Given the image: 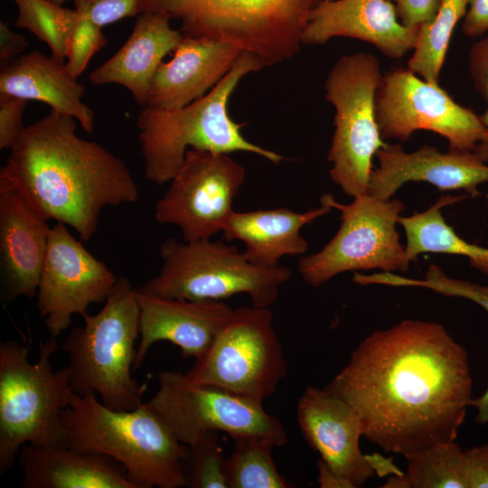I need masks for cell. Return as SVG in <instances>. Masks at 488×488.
<instances>
[{"label":"cell","mask_w":488,"mask_h":488,"mask_svg":"<svg viewBox=\"0 0 488 488\" xmlns=\"http://www.w3.org/2000/svg\"><path fill=\"white\" fill-rule=\"evenodd\" d=\"M467 352L440 324L377 330L324 388L358 413L362 436L407 456L455 441L472 399Z\"/></svg>","instance_id":"1"},{"label":"cell","mask_w":488,"mask_h":488,"mask_svg":"<svg viewBox=\"0 0 488 488\" xmlns=\"http://www.w3.org/2000/svg\"><path fill=\"white\" fill-rule=\"evenodd\" d=\"M77 122L51 110L26 127L10 148L0 181L42 218L71 227L88 241L103 209L136 202L139 190L120 157L78 136Z\"/></svg>","instance_id":"2"},{"label":"cell","mask_w":488,"mask_h":488,"mask_svg":"<svg viewBox=\"0 0 488 488\" xmlns=\"http://www.w3.org/2000/svg\"><path fill=\"white\" fill-rule=\"evenodd\" d=\"M61 422L65 446L115 459L136 488L185 486L189 446L174 436L148 402L133 410H114L92 391L74 393Z\"/></svg>","instance_id":"3"},{"label":"cell","mask_w":488,"mask_h":488,"mask_svg":"<svg viewBox=\"0 0 488 488\" xmlns=\"http://www.w3.org/2000/svg\"><path fill=\"white\" fill-rule=\"evenodd\" d=\"M265 68L255 55L243 52L220 82L205 96L172 111L143 107L136 117L145 178L156 184L170 182L188 149L230 154L247 152L275 164L281 155L246 139L229 114L230 99L248 74Z\"/></svg>","instance_id":"4"},{"label":"cell","mask_w":488,"mask_h":488,"mask_svg":"<svg viewBox=\"0 0 488 488\" xmlns=\"http://www.w3.org/2000/svg\"><path fill=\"white\" fill-rule=\"evenodd\" d=\"M321 0H139L138 12L167 14L185 36L230 44L265 67L291 60Z\"/></svg>","instance_id":"5"},{"label":"cell","mask_w":488,"mask_h":488,"mask_svg":"<svg viewBox=\"0 0 488 488\" xmlns=\"http://www.w3.org/2000/svg\"><path fill=\"white\" fill-rule=\"evenodd\" d=\"M140 310L136 288L121 277L96 314H85L61 349L69 359L74 393L92 391L114 410H133L142 403L146 384L131 375L136 354Z\"/></svg>","instance_id":"6"},{"label":"cell","mask_w":488,"mask_h":488,"mask_svg":"<svg viewBox=\"0 0 488 488\" xmlns=\"http://www.w3.org/2000/svg\"><path fill=\"white\" fill-rule=\"evenodd\" d=\"M56 338L39 343L29 361V345L0 343V474L14 465L21 447L64 445L61 413L74 394L69 367L54 371L51 358Z\"/></svg>","instance_id":"7"},{"label":"cell","mask_w":488,"mask_h":488,"mask_svg":"<svg viewBox=\"0 0 488 488\" xmlns=\"http://www.w3.org/2000/svg\"><path fill=\"white\" fill-rule=\"evenodd\" d=\"M159 253L161 268L137 288L141 293L192 301L246 294L253 305L268 307L277 299L279 287L291 277L288 267L257 266L236 247L221 240L187 242L169 237Z\"/></svg>","instance_id":"8"},{"label":"cell","mask_w":488,"mask_h":488,"mask_svg":"<svg viewBox=\"0 0 488 488\" xmlns=\"http://www.w3.org/2000/svg\"><path fill=\"white\" fill-rule=\"evenodd\" d=\"M381 78L379 59L359 52L341 56L324 81L325 99L335 110L329 174L351 197L368 192L372 157L386 145L375 108Z\"/></svg>","instance_id":"9"},{"label":"cell","mask_w":488,"mask_h":488,"mask_svg":"<svg viewBox=\"0 0 488 488\" xmlns=\"http://www.w3.org/2000/svg\"><path fill=\"white\" fill-rule=\"evenodd\" d=\"M288 372L268 307L233 310L210 349L185 373L195 384L262 402Z\"/></svg>","instance_id":"10"},{"label":"cell","mask_w":488,"mask_h":488,"mask_svg":"<svg viewBox=\"0 0 488 488\" xmlns=\"http://www.w3.org/2000/svg\"><path fill=\"white\" fill-rule=\"evenodd\" d=\"M320 203L340 211L342 223L320 251L299 259L297 269L306 284L317 287L347 271L408 270L410 261L396 229L404 210L401 201H383L367 192L343 204L324 193Z\"/></svg>","instance_id":"11"},{"label":"cell","mask_w":488,"mask_h":488,"mask_svg":"<svg viewBox=\"0 0 488 488\" xmlns=\"http://www.w3.org/2000/svg\"><path fill=\"white\" fill-rule=\"evenodd\" d=\"M158 384L148 404L186 446L195 444L208 431L224 432L233 440L262 436L276 446L287 443L283 424L264 409L262 402L195 384L177 371L160 372Z\"/></svg>","instance_id":"12"},{"label":"cell","mask_w":488,"mask_h":488,"mask_svg":"<svg viewBox=\"0 0 488 488\" xmlns=\"http://www.w3.org/2000/svg\"><path fill=\"white\" fill-rule=\"evenodd\" d=\"M375 108L383 139L405 142L415 131L426 129L444 136L449 150L474 152L485 135L480 115L408 69L382 75Z\"/></svg>","instance_id":"13"},{"label":"cell","mask_w":488,"mask_h":488,"mask_svg":"<svg viewBox=\"0 0 488 488\" xmlns=\"http://www.w3.org/2000/svg\"><path fill=\"white\" fill-rule=\"evenodd\" d=\"M245 179V168L230 154L190 148L156 202L155 219L178 226L184 241L211 239L223 230Z\"/></svg>","instance_id":"14"},{"label":"cell","mask_w":488,"mask_h":488,"mask_svg":"<svg viewBox=\"0 0 488 488\" xmlns=\"http://www.w3.org/2000/svg\"><path fill=\"white\" fill-rule=\"evenodd\" d=\"M117 278L71 235L66 224L56 222L50 228L36 296L51 337L66 331L73 314L83 317L90 305L106 301Z\"/></svg>","instance_id":"15"},{"label":"cell","mask_w":488,"mask_h":488,"mask_svg":"<svg viewBox=\"0 0 488 488\" xmlns=\"http://www.w3.org/2000/svg\"><path fill=\"white\" fill-rule=\"evenodd\" d=\"M375 156L379 165L371 171L368 193L387 201L408 182H426L441 191L464 190L470 197L480 194L478 186L488 183V164L474 152H440L425 145L411 153L400 145L386 144Z\"/></svg>","instance_id":"16"},{"label":"cell","mask_w":488,"mask_h":488,"mask_svg":"<svg viewBox=\"0 0 488 488\" xmlns=\"http://www.w3.org/2000/svg\"><path fill=\"white\" fill-rule=\"evenodd\" d=\"M296 418L306 443L354 488L374 477L376 474L359 446L362 436L360 417L346 401L324 389L308 387L298 400Z\"/></svg>","instance_id":"17"},{"label":"cell","mask_w":488,"mask_h":488,"mask_svg":"<svg viewBox=\"0 0 488 488\" xmlns=\"http://www.w3.org/2000/svg\"><path fill=\"white\" fill-rule=\"evenodd\" d=\"M140 310V343L133 369L138 370L151 346L170 342L185 359L201 358L222 330L233 308L221 300H185L141 293L136 288Z\"/></svg>","instance_id":"18"},{"label":"cell","mask_w":488,"mask_h":488,"mask_svg":"<svg viewBox=\"0 0 488 488\" xmlns=\"http://www.w3.org/2000/svg\"><path fill=\"white\" fill-rule=\"evenodd\" d=\"M419 27L402 24L389 0H321L311 13L302 42L323 45L333 38L347 37L399 59L414 50Z\"/></svg>","instance_id":"19"},{"label":"cell","mask_w":488,"mask_h":488,"mask_svg":"<svg viewBox=\"0 0 488 488\" xmlns=\"http://www.w3.org/2000/svg\"><path fill=\"white\" fill-rule=\"evenodd\" d=\"M10 184L0 181V272L5 304L37 294L50 227Z\"/></svg>","instance_id":"20"},{"label":"cell","mask_w":488,"mask_h":488,"mask_svg":"<svg viewBox=\"0 0 488 488\" xmlns=\"http://www.w3.org/2000/svg\"><path fill=\"white\" fill-rule=\"evenodd\" d=\"M242 52L222 42L183 35L172 59L157 68L145 107L172 111L202 98Z\"/></svg>","instance_id":"21"},{"label":"cell","mask_w":488,"mask_h":488,"mask_svg":"<svg viewBox=\"0 0 488 488\" xmlns=\"http://www.w3.org/2000/svg\"><path fill=\"white\" fill-rule=\"evenodd\" d=\"M170 20L167 14L141 13L127 42L89 74L90 83L120 84L139 106L145 107L157 68L183 36L180 30L170 26Z\"/></svg>","instance_id":"22"},{"label":"cell","mask_w":488,"mask_h":488,"mask_svg":"<svg viewBox=\"0 0 488 488\" xmlns=\"http://www.w3.org/2000/svg\"><path fill=\"white\" fill-rule=\"evenodd\" d=\"M23 488H136L115 459L65 445H23L19 453Z\"/></svg>","instance_id":"23"},{"label":"cell","mask_w":488,"mask_h":488,"mask_svg":"<svg viewBox=\"0 0 488 488\" xmlns=\"http://www.w3.org/2000/svg\"><path fill=\"white\" fill-rule=\"evenodd\" d=\"M85 87L69 71L66 62L33 51L4 61L0 94L45 103L52 110L72 117L91 134L94 114L81 100Z\"/></svg>","instance_id":"24"},{"label":"cell","mask_w":488,"mask_h":488,"mask_svg":"<svg viewBox=\"0 0 488 488\" xmlns=\"http://www.w3.org/2000/svg\"><path fill=\"white\" fill-rule=\"evenodd\" d=\"M332 208L320 207L305 212H296L287 208L233 211L222 231L227 241L239 239L245 246L247 259L259 267H275L285 256L302 255L308 249V243L301 236V229L313 221L331 211Z\"/></svg>","instance_id":"25"},{"label":"cell","mask_w":488,"mask_h":488,"mask_svg":"<svg viewBox=\"0 0 488 488\" xmlns=\"http://www.w3.org/2000/svg\"><path fill=\"white\" fill-rule=\"evenodd\" d=\"M469 197L442 195L438 201L422 212L399 216L398 224L405 230V250L408 259L415 261L422 253H445L467 258L469 264L488 277V248L469 243L458 236L443 215L442 208Z\"/></svg>","instance_id":"26"},{"label":"cell","mask_w":488,"mask_h":488,"mask_svg":"<svg viewBox=\"0 0 488 488\" xmlns=\"http://www.w3.org/2000/svg\"><path fill=\"white\" fill-rule=\"evenodd\" d=\"M408 467L392 474L383 488H469L465 452L455 441L444 442L405 456Z\"/></svg>","instance_id":"27"},{"label":"cell","mask_w":488,"mask_h":488,"mask_svg":"<svg viewBox=\"0 0 488 488\" xmlns=\"http://www.w3.org/2000/svg\"><path fill=\"white\" fill-rule=\"evenodd\" d=\"M468 0H440L434 17L420 25L408 69L423 80L439 84L451 36L457 23L465 17Z\"/></svg>","instance_id":"28"},{"label":"cell","mask_w":488,"mask_h":488,"mask_svg":"<svg viewBox=\"0 0 488 488\" xmlns=\"http://www.w3.org/2000/svg\"><path fill=\"white\" fill-rule=\"evenodd\" d=\"M234 449L225 458L228 488H289L293 485L277 471L272 458L275 444L262 436L234 439Z\"/></svg>","instance_id":"29"},{"label":"cell","mask_w":488,"mask_h":488,"mask_svg":"<svg viewBox=\"0 0 488 488\" xmlns=\"http://www.w3.org/2000/svg\"><path fill=\"white\" fill-rule=\"evenodd\" d=\"M18 8L14 25L29 30L51 49L52 56L65 61L70 35L79 19L76 9L49 0H12Z\"/></svg>","instance_id":"30"},{"label":"cell","mask_w":488,"mask_h":488,"mask_svg":"<svg viewBox=\"0 0 488 488\" xmlns=\"http://www.w3.org/2000/svg\"><path fill=\"white\" fill-rule=\"evenodd\" d=\"M189 446L183 471L185 486L190 488H228L217 431H208Z\"/></svg>","instance_id":"31"},{"label":"cell","mask_w":488,"mask_h":488,"mask_svg":"<svg viewBox=\"0 0 488 488\" xmlns=\"http://www.w3.org/2000/svg\"><path fill=\"white\" fill-rule=\"evenodd\" d=\"M78 13L79 19L69 40L66 62L69 71L75 78L85 70L90 59L107 44L101 28L83 14Z\"/></svg>","instance_id":"32"},{"label":"cell","mask_w":488,"mask_h":488,"mask_svg":"<svg viewBox=\"0 0 488 488\" xmlns=\"http://www.w3.org/2000/svg\"><path fill=\"white\" fill-rule=\"evenodd\" d=\"M74 2L75 9L99 28L139 14V0H74Z\"/></svg>","instance_id":"33"},{"label":"cell","mask_w":488,"mask_h":488,"mask_svg":"<svg viewBox=\"0 0 488 488\" xmlns=\"http://www.w3.org/2000/svg\"><path fill=\"white\" fill-rule=\"evenodd\" d=\"M427 278L428 280L419 284L429 286L446 296L468 298L481 305L488 313V286L447 278L434 265L429 267Z\"/></svg>","instance_id":"34"},{"label":"cell","mask_w":488,"mask_h":488,"mask_svg":"<svg viewBox=\"0 0 488 488\" xmlns=\"http://www.w3.org/2000/svg\"><path fill=\"white\" fill-rule=\"evenodd\" d=\"M27 100L0 94V149H10L26 128L23 114Z\"/></svg>","instance_id":"35"},{"label":"cell","mask_w":488,"mask_h":488,"mask_svg":"<svg viewBox=\"0 0 488 488\" xmlns=\"http://www.w3.org/2000/svg\"><path fill=\"white\" fill-rule=\"evenodd\" d=\"M468 70L474 89L488 101V35L471 45L468 52Z\"/></svg>","instance_id":"36"},{"label":"cell","mask_w":488,"mask_h":488,"mask_svg":"<svg viewBox=\"0 0 488 488\" xmlns=\"http://www.w3.org/2000/svg\"><path fill=\"white\" fill-rule=\"evenodd\" d=\"M396 8L398 17L406 26H420L436 14L440 0H389Z\"/></svg>","instance_id":"37"},{"label":"cell","mask_w":488,"mask_h":488,"mask_svg":"<svg viewBox=\"0 0 488 488\" xmlns=\"http://www.w3.org/2000/svg\"><path fill=\"white\" fill-rule=\"evenodd\" d=\"M469 488H488V443L464 450Z\"/></svg>","instance_id":"38"},{"label":"cell","mask_w":488,"mask_h":488,"mask_svg":"<svg viewBox=\"0 0 488 488\" xmlns=\"http://www.w3.org/2000/svg\"><path fill=\"white\" fill-rule=\"evenodd\" d=\"M461 29L471 38L480 37L488 32V0H468Z\"/></svg>","instance_id":"39"},{"label":"cell","mask_w":488,"mask_h":488,"mask_svg":"<svg viewBox=\"0 0 488 488\" xmlns=\"http://www.w3.org/2000/svg\"><path fill=\"white\" fill-rule=\"evenodd\" d=\"M29 46L26 38L13 33L3 22L0 23V60L9 61L14 55L26 50Z\"/></svg>","instance_id":"40"},{"label":"cell","mask_w":488,"mask_h":488,"mask_svg":"<svg viewBox=\"0 0 488 488\" xmlns=\"http://www.w3.org/2000/svg\"><path fill=\"white\" fill-rule=\"evenodd\" d=\"M317 469L321 488H354L350 481L338 475L321 458L317 460Z\"/></svg>","instance_id":"41"},{"label":"cell","mask_w":488,"mask_h":488,"mask_svg":"<svg viewBox=\"0 0 488 488\" xmlns=\"http://www.w3.org/2000/svg\"><path fill=\"white\" fill-rule=\"evenodd\" d=\"M371 466L376 474L383 477L388 474L401 475L403 474L391 461V458H385L380 454L365 455Z\"/></svg>","instance_id":"42"},{"label":"cell","mask_w":488,"mask_h":488,"mask_svg":"<svg viewBox=\"0 0 488 488\" xmlns=\"http://www.w3.org/2000/svg\"><path fill=\"white\" fill-rule=\"evenodd\" d=\"M468 406L474 407L477 414L474 418L478 425L484 426L488 424V388L486 391L477 399H471Z\"/></svg>","instance_id":"43"},{"label":"cell","mask_w":488,"mask_h":488,"mask_svg":"<svg viewBox=\"0 0 488 488\" xmlns=\"http://www.w3.org/2000/svg\"><path fill=\"white\" fill-rule=\"evenodd\" d=\"M480 117L485 128V135L474 152L483 162L488 164V105L483 114L480 115Z\"/></svg>","instance_id":"44"},{"label":"cell","mask_w":488,"mask_h":488,"mask_svg":"<svg viewBox=\"0 0 488 488\" xmlns=\"http://www.w3.org/2000/svg\"><path fill=\"white\" fill-rule=\"evenodd\" d=\"M49 1H51L53 4L61 5L63 3H65L68 0H49Z\"/></svg>","instance_id":"45"}]
</instances>
